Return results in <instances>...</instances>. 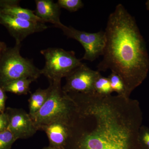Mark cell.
<instances>
[{
  "instance_id": "1",
  "label": "cell",
  "mask_w": 149,
  "mask_h": 149,
  "mask_svg": "<svg viewBox=\"0 0 149 149\" xmlns=\"http://www.w3.org/2000/svg\"><path fill=\"white\" fill-rule=\"evenodd\" d=\"M104 32L103 57L97 70H110L119 75L130 97L148 73L149 56L145 40L135 18L121 4L110 14Z\"/></svg>"
},
{
  "instance_id": "2",
  "label": "cell",
  "mask_w": 149,
  "mask_h": 149,
  "mask_svg": "<svg viewBox=\"0 0 149 149\" xmlns=\"http://www.w3.org/2000/svg\"><path fill=\"white\" fill-rule=\"evenodd\" d=\"M49 83L51 89L47 100L31 117L38 130L41 126L54 122L70 125L77 108L73 99L63 91L61 81Z\"/></svg>"
},
{
  "instance_id": "3",
  "label": "cell",
  "mask_w": 149,
  "mask_h": 149,
  "mask_svg": "<svg viewBox=\"0 0 149 149\" xmlns=\"http://www.w3.org/2000/svg\"><path fill=\"white\" fill-rule=\"evenodd\" d=\"M21 44L7 48L0 58V86L1 88L14 80L28 78L35 81L41 75V70L32 60L20 54Z\"/></svg>"
},
{
  "instance_id": "4",
  "label": "cell",
  "mask_w": 149,
  "mask_h": 149,
  "mask_svg": "<svg viewBox=\"0 0 149 149\" xmlns=\"http://www.w3.org/2000/svg\"><path fill=\"white\" fill-rule=\"evenodd\" d=\"M45 57V64L41 70L49 82L61 81L80 66L82 60L77 58L73 51H65L59 48H48L40 51Z\"/></svg>"
},
{
  "instance_id": "5",
  "label": "cell",
  "mask_w": 149,
  "mask_h": 149,
  "mask_svg": "<svg viewBox=\"0 0 149 149\" xmlns=\"http://www.w3.org/2000/svg\"><path fill=\"white\" fill-rule=\"evenodd\" d=\"M60 29L68 38L77 40L83 46L85 53L81 60L93 62L102 56L106 43L104 31L90 33L64 24Z\"/></svg>"
},
{
  "instance_id": "6",
  "label": "cell",
  "mask_w": 149,
  "mask_h": 149,
  "mask_svg": "<svg viewBox=\"0 0 149 149\" xmlns=\"http://www.w3.org/2000/svg\"><path fill=\"white\" fill-rule=\"evenodd\" d=\"M100 74L98 70H93L82 63L65 77L66 82L63 91L66 93H95L94 84Z\"/></svg>"
},
{
  "instance_id": "7",
  "label": "cell",
  "mask_w": 149,
  "mask_h": 149,
  "mask_svg": "<svg viewBox=\"0 0 149 149\" xmlns=\"http://www.w3.org/2000/svg\"><path fill=\"white\" fill-rule=\"evenodd\" d=\"M0 24L7 29L15 39L16 44H21L29 35L47 29L45 23L29 21L0 13Z\"/></svg>"
},
{
  "instance_id": "8",
  "label": "cell",
  "mask_w": 149,
  "mask_h": 149,
  "mask_svg": "<svg viewBox=\"0 0 149 149\" xmlns=\"http://www.w3.org/2000/svg\"><path fill=\"white\" fill-rule=\"evenodd\" d=\"M8 119V129L17 140L29 139L38 130L29 113L22 109L6 108Z\"/></svg>"
},
{
  "instance_id": "9",
  "label": "cell",
  "mask_w": 149,
  "mask_h": 149,
  "mask_svg": "<svg viewBox=\"0 0 149 149\" xmlns=\"http://www.w3.org/2000/svg\"><path fill=\"white\" fill-rule=\"evenodd\" d=\"M35 15L42 22H49L58 28L63 25L60 20L61 8L52 0H36Z\"/></svg>"
},
{
  "instance_id": "10",
  "label": "cell",
  "mask_w": 149,
  "mask_h": 149,
  "mask_svg": "<svg viewBox=\"0 0 149 149\" xmlns=\"http://www.w3.org/2000/svg\"><path fill=\"white\" fill-rule=\"evenodd\" d=\"M43 130L49 139V146L64 149L69 135V125L63 123L54 122L43 125L39 130Z\"/></svg>"
},
{
  "instance_id": "11",
  "label": "cell",
  "mask_w": 149,
  "mask_h": 149,
  "mask_svg": "<svg viewBox=\"0 0 149 149\" xmlns=\"http://www.w3.org/2000/svg\"><path fill=\"white\" fill-rule=\"evenodd\" d=\"M19 2L17 0H0V13L29 21L43 22L35 15V11L22 8Z\"/></svg>"
},
{
  "instance_id": "12",
  "label": "cell",
  "mask_w": 149,
  "mask_h": 149,
  "mask_svg": "<svg viewBox=\"0 0 149 149\" xmlns=\"http://www.w3.org/2000/svg\"><path fill=\"white\" fill-rule=\"evenodd\" d=\"M51 87L49 85L47 89L38 88L31 94L29 100V114L31 117L39 111L47 101L49 96Z\"/></svg>"
},
{
  "instance_id": "13",
  "label": "cell",
  "mask_w": 149,
  "mask_h": 149,
  "mask_svg": "<svg viewBox=\"0 0 149 149\" xmlns=\"http://www.w3.org/2000/svg\"><path fill=\"white\" fill-rule=\"evenodd\" d=\"M34 81L28 78L18 79L8 83L2 88L5 92L17 95H26L30 92V84Z\"/></svg>"
},
{
  "instance_id": "14",
  "label": "cell",
  "mask_w": 149,
  "mask_h": 149,
  "mask_svg": "<svg viewBox=\"0 0 149 149\" xmlns=\"http://www.w3.org/2000/svg\"><path fill=\"white\" fill-rule=\"evenodd\" d=\"M108 78L109 79L113 92L117 93L118 95L125 98H130L127 94L125 84L119 75L111 72Z\"/></svg>"
},
{
  "instance_id": "15",
  "label": "cell",
  "mask_w": 149,
  "mask_h": 149,
  "mask_svg": "<svg viewBox=\"0 0 149 149\" xmlns=\"http://www.w3.org/2000/svg\"><path fill=\"white\" fill-rule=\"evenodd\" d=\"M94 88V92L100 95L109 96L113 93L109 79L101 74L96 79Z\"/></svg>"
},
{
  "instance_id": "16",
  "label": "cell",
  "mask_w": 149,
  "mask_h": 149,
  "mask_svg": "<svg viewBox=\"0 0 149 149\" xmlns=\"http://www.w3.org/2000/svg\"><path fill=\"white\" fill-rule=\"evenodd\" d=\"M61 8H64L70 12H75L84 6L81 0H58L57 2Z\"/></svg>"
},
{
  "instance_id": "17",
  "label": "cell",
  "mask_w": 149,
  "mask_h": 149,
  "mask_svg": "<svg viewBox=\"0 0 149 149\" xmlns=\"http://www.w3.org/2000/svg\"><path fill=\"white\" fill-rule=\"evenodd\" d=\"M16 141L13 134L8 129L0 132V149H11Z\"/></svg>"
},
{
  "instance_id": "18",
  "label": "cell",
  "mask_w": 149,
  "mask_h": 149,
  "mask_svg": "<svg viewBox=\"0 0 149 149\" xmlns=\"http://www.w3.org/2000/svg\"><path fill=\"white\" fill-rule=\"evenodd\" d=\"M139 144L142 149H149V128L141 125L139 135Z\"/></svg>"
},
{
  "instance_id": "19",
  "label": "cell",
  "mask_w": 149,
  "mask_h": 149,
  "mask_svg": "<svg viewBox=\"0 0 149 149\" xmlns=\"http://www.w3.org/2000/svg\"><path fill=\"white\" fill-rule=\"evenodd\" d=\"M8 119L5 112L0 113V132L6 130L8 128Z\"/></svg>"
},
{
  "instance_id": "20",
  "label": "cell",
  "mask_w": 149,
  "mask_h": 149,
  "mask_svg": "<svg viewBox=\"0 0 149 149\" xmlns=\"http://www.w3.org/2000/svg\"><path fill=\"white\" fill-rule=\"evenodd\" d=\"M6 92L0 86V113H4L6 110V102L7 96Z\"/></svg>"
},
{
  "instance_id": "21",
  "label": "cell",
  "mask_w": 149,
  "mask_h": 149,
  "mask_svg": "<svg viewBox=\"0 0 149 149\" xmlns=\"http://www.w3.org/2000/svg\"><path fill=\"white\" fill-rule=\"evenodd\" d=\"M7 49V46L5 43L4 42L0 41V58Z\"/></svg>"
},
{
  "instance_id": "22",
  "label": "cell",
  "mask_w": 149,
  "mask_h": 149,
  "mask_svg": "<svg viewBox=\"0 0 149 149\" xmlns=\"http://www.w3.org/2000/svg\"><path fill=\"white\" fill-rule=\"evenodd\" d=\"M146 6L147 9L149 10V0L147 1L146 3Z\"/></svg>"
},
{
  "instance_id": "23",
  "label": "cell",
  "mask_w": 149,
  "mask_h": 149,
  "mask_svg": "<svg viewBox=\"0 0 149 149\" xmlns=\"http://www.w3.org/2000/svg\"><path fill=\"white\" fill-rule=\"evenodd\" d=\"M42 149H57L56 148H52V147L50 146L46 147H45V148H43Z\"/></svg>"
}]
</instances>
